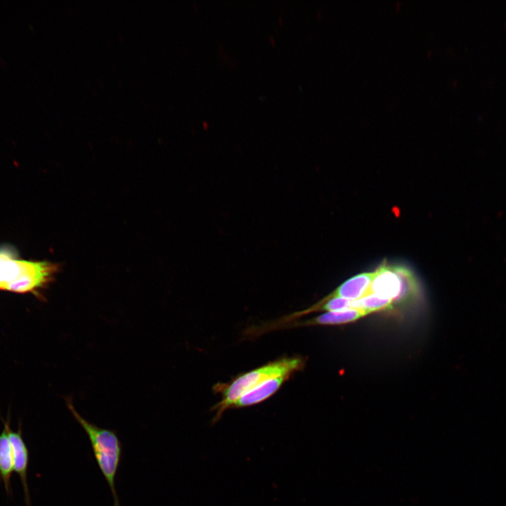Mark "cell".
Listing matches in <instances>:
<instances>
[{"mask_svg":"<svg viewBox=\"0 0 506 506\" xmlns=\"http://www.w3.org/2000/svg\"><path fill=\"white\" fill-rule=\"evenodd\" d=\"M304 365L305 360L300 356L284 357L240 374L228 383L216 384L213 389L221 394V400L212 408L215 413L212 422L219 421L224 412L233 408L242 395L263 382L282 375L292 376L302 370Z\"/></svg>","mask_w":506,"mask_h":506,"instance_id":"6da1fadb","label":"cell"},{"mask_svg":"<svg viewBox=\"0 0 506 506\" xmlns=\"http://www.w3.org/2000/svg\"><path fill=\"white\" fill-rule=\"evenodd\" d=\"M67 406L89 437L97 465L111 491L113 506H120L115 486L122 455V445L118 436L113 430L100 427L84 418L77 411L72 400H67Z\"/></svg>","mask_w":506,"mask_h":506,"instance_id":"7a4b0ae2","label":"cell"},{"mask_svg":"<svg viewBox=\"0 0 506 506\" xmlns=\"http://www.w3.org/2000/svg\"><path fill=\"white\" fill-rule=\"evenodd\" d=\"M8 435L11 444L13 459V469L18 474L24 492L27 506H31L30 495L27 482V469L29 465V450L25 443L22 432H14L8 428Z\"/></svg>","mask_w":506,"mask_h":506,"instance_id":"3957f363","label":"cell"},{"mask_svg":"<svg viewBox=\"0 0 506 506\" xmlns=\"http://www.w3.org/2000/svg\"><path fill=\"white\" fill-rule=\"evenodd\" d=\"M401 292V281L393 266L382 265L375 272L370 293L389 299L394 305Z\"/></svg>","mask_w":506,"mask_h":506,"instance_id":"277c9868","label":"cell"},{"mask_svg":"<svg viewBox=\"0 0 506 506\" xmlns=\"http://www.w3.org/2000/svg\"><path fill=\"white\" fill-rule=\"evenodd\" d=\"M34 261L19 260L10 248H0V289L7 286L28 271Z\"/></svg>","mask_w":506,"mask_h":506,"instance_id":"5b68a950","label":"cell"},{"mask_svg":"<svg viewBox=\"0 0 506 506\" xmlns=\"http://www.w3.org/2000/svg\"><path fill=\"white\" fill-rule=\"evenodd\" d=\"M291 376L282 375L268 379L242 395L233 408L249 407L259 404L275 394Z\"/></svg>","mask_w":506,"mask_h":506,"instance_id":"8992f818","label":"cell"},{"mask_svg":"<svg viewBox=\"0 0 506 506\" xmlns=\"http://www.w3.org/2000/svg\"><path fill=\"white\" fill-rule=\"evenodd\" d=\"M367 314L360 310L351 309L339 311H327L315 318L306 320L292 321V323L286 324L285 327L311 326V325H335L351 323L366 316ZM292 323V322H291Z\"/></svg>","mask_w":506,"mask_h":506,"instance_id":"52a82bcc","label":"cell"},{"mask_svg":"<svg viewBox=\"0 0 506 506\" xmlns=\"http://www.w3.org/2000/svg\"><path fill=\"white\" fill-rule=\"evenodd\" d=\"M372 278L373 272L354 275L342 283L331 294L351 301L358 300L370 294Z\"/></svg>","mask_w":506,"mask_h":506,"instance_id":"ba28073f","label":"cell"},{"mask_svg":"<svg viewBox=\"0 0 506 506\" xmlns=\"http://www.w3.org/2000/svg\"><path fill=\"white\" fill-rule=\"evenodd\" d=\"M8 422L0 433V481L7 495H12L11 476L13 469V459L11 444L8 435Z\"/></svg>","mask_w":506,"mask_h":506,"instance_id":"9c48e42d","label":"cell"},{"mask_svg":"<svg viewBox=\"0 0 506 506\" xmlns=\"http://www.w3.org/2000/svg\"><path fill=\"white\" fill-rule=\"evenodd\" d=\"M401 281V292L394 304L405 305L415 300L420 294V286L413 273L403 265L393 266Z\"/></svg>","mask_w":506,"mask_h":506,"instance_id":"30bf717a","label":"cell"},{"mask_svg":"<svg viewBox=\"0 0 506 506\" xmlns=\"http://www.w3.org/2000/svg\"><path fill=\"white\" fill-rule=\"evenodd\" d=\"M392 308L393 304L391 300L382 298L372 293L358 300L352 301V309L362 311L367 315L372 312L391 309Z\"/></svg>","mask_w":506,"mask_h":506,"instance_id":"8fae6325","label":"cell"}]
</instances>
